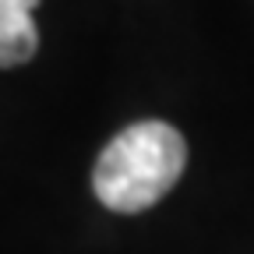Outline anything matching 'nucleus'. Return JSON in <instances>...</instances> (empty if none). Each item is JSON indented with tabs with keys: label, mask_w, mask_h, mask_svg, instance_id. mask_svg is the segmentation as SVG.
<instances>
[{
	"label": "nucleus",
	"mask_w": 254,
	"mask_h": 254,
	"mask_svg": "<svg viewBox=\"0 0 254 254\" xmlns=\"http://www.w3.org/2000/svg\"><path fill=\"white\" fill-rule=\"evenodd\" d=\"M39 0H0V67H18L39 50V28L32 21Z\"/></svg>",
	"instance_id": "2"
},
{
	"label": "nucleus",
	"mask_w": 254,
	"mask_h": 254,
	"mask_svg": "<svg viewBox=\"0 0 254 254\" xmlns=\"http://www.w3.org/2000/svg\"><path fill=\"white\" fill-rule=\"evenodd\" d=\"M187 163L184 134L166 120H138L103 148L92 190L110 212L134 215L152 208L180 180Z\"/></svg>",
	"instance_id": "1"
}]
</instances>
